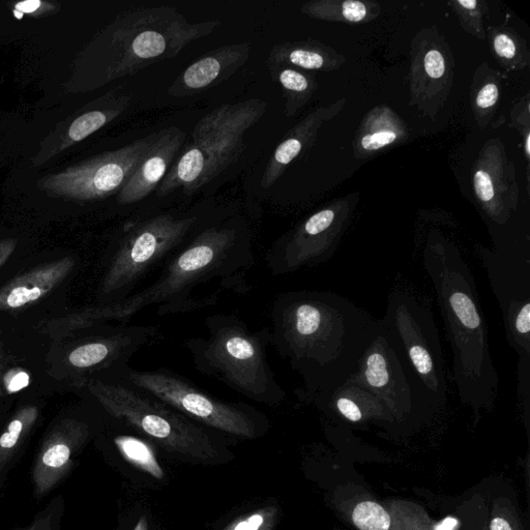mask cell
Returning a JSON list of instances; mask_svg holds the SVG:
<instances>
[{"label":"cell","instance_id":"obj_1","mask_svg":"<svg viewBox=\"0 0 530 530\" xmlns=\"http://www.w3.org/2000/svg\"><path fill=\"white\" fill-rule=\"evenodd\" d=\"M271 317V345L301 376L294 394L306 404L345 385L379 331L377 319L331 291L281 293Z\"/></svg>","mask_w":530,"mask_h":530},{"label":"cell","instance_id":"obj_2","mask_svg":"<svg viewBox=\"0 0 530 530\" xmlns=\"http://www.w3.org/2000/svg\"><path fill=\"white\" fill-rule=\"evenodd\" d=\"M423 264L452 349L459 398L479 416L482 410L493 407L499 377L474 274L459 249L438 234L428 239Z\"/></svg>","mask_w":530,"mask_h":530},{"label":"cell","instance_id":"obj_3","mask_svg":"<svg viewBox=\"0 0 530 530\" xmlns=\"http://www.w3.org/2000/svg\"><path fill=\"white\" fill-rule=\"evenodd\" d=\"M254 264L245 229L233 222L203 227L170 257L156 282L119 303L120 319L151 306H157L159 316H166L216 305L218 293L202 299L193 296L195 288L215 280L222 289L247 293L252 288L247 273Z\"/></svg>","mask_w":530,"mask_h":530},{"label":"cell","instance_id":"obj_4","mask_svg":"<svg viewBox=\"0 0 530 530\" xmlns=\"http://www.w3.org/2000/svg\"><path fill=\"white\" fill-rule=\"evenodd\" d=\"M206 337L185 341L198 372L217 379L247 399L277 406L286 398L268 362L270 329L252 331L241 318L216 314L205 320Z\"/></svg>","mask_w":530,"mask_h":530},{"label":"cell","instance_id":"obj_5","mask_svg":"<svg viewBox=\"0 0 530 530\" xmlns=\"http://www.w3.org/2000/svg\"><path fill=\"white\" fill-rule=\"evenodd\" d=\"M108 414L174 457L195 464H220L233 458L222 434L190 420L162 401L121 379L93 388Z\"/></svg>","mask_w":530,"mask_h":530},{"label":"cell","instance_id":"obj_6","mask_svg":"<svg viewBox=\"0 0 530 530\" xmlns=\"http://www.w3.org/2000/svg\"><path fill=\"white\" fill-rule=\"evenodd\" d=\"M221 24L219 20L192 23L171 6L127 12L108 32L106 79L134 76L172 60L190 44L212 35Z\"/></svg>","mask_w":530,"mask_h":530},{"label":"cell","instance_id":"obj_7","mask_svg":"<svg viewBox=\"0 0 530 530\" xmlns=\"http://www.w3.org/2000/svg\"><path fill=\"white\" fill-rule=\"evenodd\" d=\"M267 111V103L250 99L222 105L206 114L192 131V140L158 187L165 197L182 189L191 194L212 183L237 162L245 149V134Z\"/></svg>","mask_w":530,"mask_h":530},{"label":"cell","instance_id":"obj_8","mask_svg":"<svg viewBox=\"0 0 530 530\" xmlns=\"http://www.w3.org/2000/svg\"><path fill=\"white\" fill-rule=\"evenodd\" d=\"M117 377L222 435L257 439L271 428L270 419L254 406L217 399L168 369L136 370L127 365Z\"/></svg>","mask_w":530,"mask_h":530},{"label":"cell","instance_id":"obj_9","mask_svg":"<svg viewBox=\"0 0 530 530\" xmlns=\"http://www.w3.org/2000/svg\"><path fill=\"white\" fill-rule=\"evenodd\" d=\"M415 373L433 410L446 404L448 379L439 331L429 299L408 287L389 294L386 314L379 319Z\"/></svg>","mask_w":530,"mask_h":530},{"label":"cell","instance_id":"obj_10","mask_svg":"<svg viewBox=\"0 0 530 530\" xmlns=\"http://www.w3.org/2000/svg\"><path fill=\"white\" fill-rule=\"evenodd\" d=\"M198 215L163 213L135 223L126 231L110 261L104 293L122 303L142 280L168 261L200 229ZM117 303V304H119Z\"/></svg>","mask_w":530,"mask_h":530},{"label":"cell","instance_id":"obj_11","mask_svg":"<svg viewBox=\"0 0 530 530\" xmlns=\"http://www.w3.org/2000/svg\"><path fill=\"white\" fill-rule=\"evenodd\" d=\"M349 379L370 390L387 408L394 423L433 410L419 379L380 323L377 336Z\"/></svg>","mask_w":530,"mask_h":530},{"label":"cell","instance_id":"obj_12","mask_svg":"<svg viewBox=\"0 0 530 530\" xmlns=\"http://www.w3.org/2000/svg\"><path fill=\"white\" fill-rule=\"evenodd\" d=\"M158 133L137 139L122 147L73 166L44 180V190L80 200L105 198L121 191L131 178Z\"/></svg>","mask_w":530,"mask_h":530},{"label":"cell","instance_id":"obj_13","mask_svg":"<svg viewBox=\"0 0 530 530\" xmlns=\"http://www.w3.org/2000/svg\"><path fill=\"white\" fill-rule=\"evenodd\" d=\"M478 255L502 311L507 341L519 359H530V256L482 246Z\"/></svg>","mask_w":530,"mask_h":530},{"label":"cell","instance_id":"obj_14","mask_svg":"<svg viewBox=\"0 0 530 530\" xmlns=\"http://www.w3.org/2000/svg\"><path fill=\"white\" fill-rule=\"evenodd\" d=\"M343 219L333 209L322 210L278 240L265 255L274 276H284L325 263L334 255Z\"/></svg>","mask_w":530,"mask_h":530},{"label":"cell","instance_id":"obj_15","mask_svg":"<svg viewBox=\"0 0 530 530\" xmlns=\"http://www.w3.org/2000/svg\"><path fill=\"white\" fill-rule=\"evenodd\" d=\"M251 45L247 42L212 50L189 66L168 88L173 98H188L211 90L237 73L249 61Z\"/></svg>","mask_w":530,"mask_h":530},{"label":"cell","instance_id":"obj_16","mask_svg":"<svg viewBox=\"0 0 530 530\" xmlns=\"http://www.w3.org/2000/svg\"><path fill=\"white\" fill-rule=\"evenodd\" d=\"M185 143L186 133L179 127L158 132L150 150L117 195V201L122 205H129L149 197L164 181Z\"/></svg>","mask_w":530,"mask_h":530},{"label":"cell","instance_id":"obj_17","mask_svg":"<svg viewBox=\"0 0 530 530\" xmlns=\"http://www.w3.org/2000/svg\"><path fill=\"white\" fill-rule=\"evenodd\" d=\"M88 435L86 426L71 424L54 432L42 447L33 468L36 493L43 496L69 474L74 456Z\"/></svg>","mask_w":530,"mask_h":530},{"label":"cell","instance_id":"obj_18","mask_svg":"<svg viewBox=\"0 0 530 530\" xmlns=\"http://www.w3.org/2000/svg\"><path fill=\"white\" fill-rule=\"evenodd\" d=\"M309 405L350 424H394L384 404L370 390L351 379L332 395Z\"/></svg>","mask_w":530,"mask_h":530},{"label":"cell","instance_id":"obj_19","mask_svg":"<svg viewBox=\"0 0 530 530\" xmlns=\"http://www.w3.org/2000/svg\"><path fill=\"white\" fill-rule=\"evenodd\" d=\"M318 113H313L305 121L293 128L276 147L262 175L261 187L270 189L283 175L286 168L296 160L312 140L319 124Z\"/></svg>","mask_w":530,"mask_h":530},{"label":"cell","instance_id":"obj_20","mask_svg":"<svg viewBox=\"0 0 530 530\" xmlns=\"http://www.w3.org/2000/svg\"><path fill=\"white\" fill-rule=\"evenodd\" d=\"M126 426L128 432L117 434L113 438L116 450L129 464L141 470L142 473L157 481H163L165 471L158 460L155 445L130 426Z\"/></svg>","mask_w":530,"mask_h":530},{"label":"cell","instance_id":"obj_21","mask_svg":"<svg viewBox=\"0 0 530 530\" xmlns=\"http://www.w3.org/2000/svg\"><path fill=\"white\" fill-rule=\"evenodd\" d=\"M386 506L392 519L390 530H459L460 527L457 518L450 516L436 521L422 506L409 500L392 499Z\"/></svg>","mask_w":530,"mask_h":530},{"label":"cell","instance_id":"obj_22","mask_svg":"<svg viewBox=\"0 0 530 530\" xmlns=\"http://www.w3.org/2000/svg\"><path fill=\"white\" fill-rule=\"evenodd\" d=\"M273 81L283 90L286 115L292 116L308 101L313 91V82L305 74L288 66H269Z\"/></svg>","mask_w":530,"mask_h":530},{"label":"cell","instance_id":"obj_23","mask_svg":"<svg viewBox=\"0 0 530 530\" xmlns=\"http://www.w3.org/2000/svg\"><path fill=\"white\" fill-rule=\"evenodd\" d=\"M351 520L360 530H390L392 524L388 510L372 500H364L356 505Z\"/></svg>","mask_w":530,"mask_h":530},{"label":"cell","instance_id":"obj_24","mask_svg":"<svg viewBox=\"0 0 530 530\" xmlns=\"http://www.w3.org/2000/svg\"><path fill=\"white\" fill-rule=\"evenodd\" d=\"M279 517L277 506H265L234 519L221 530H275Z\"/></svg>","mask_w":530,"mask_h":530},{"label":"cell","instance_id":"obj_25","mask_svg":"<svg viewBox=\"0 0 530 530\" xmlns=\"http://www.w3.org/2000/svg\"><path fill=\"white\" fill-rule=\"evenodd\" d=\"M34 422V414L21 415L13 420L3 435L0 436V473L11 461L24 431L31 427Z\"/></svg>","mask_w":530,"mask_h":530},{"label":"cell","instance_id":"obj_26","mask_svg":"<svg viewBox=\"0 0 530 530\" xmlns=\"http://www.w3.org/2000/svg\"><path fill=\"white\" fill-rule=\"evenodd\" d=\"M489 530H524L513 506L506 500H498L492 510Z\"/></svg>","mask_w":530,"mask_h":530},{"label":"cell","instance_id":"obj_27","mask_svg":"<svg viewBox=\"0 0 530 530\" xmlns=\"http://www.w3.org/2000/svg\"><path fill=\"white\" fill-rule=\"evenodd\" d=\"M518 397L523 402V409L528 415L530 406V359L518 361Z\"/></svg>","mask_w":530,"mask_h":530},{"label":"cell","instance_id":"obj_28","mask_svg":"<svg viewBox=\"0 0 530 530\" xmlns=\"http://www.w3.org/2000/svg\"><path fill=\"white\" fill-rule=\"evenodd\" d=\"M42 297L39 287L27 288L25 286L15 288L8 297L7 303L12 308L22 307L29 302H35Z\"/></svg>","mask_w":530,"mask_h":530},{"label":"cell","instance_id":"obj_29","mask_svg":"<svg viewBox=\"0 0 530 530\" xmlns=\"http://www.w3.org/2000/svg\"><path fill=\"white\" fill-rule=\"evenodd\" d=\"M397 134L394 131L384 130L367 135L362 139V146L366 151H377L394 143Z\"/></svg>","mask_w":530,"mask_h":530},{"label":"cell","instance_id":"obj_30","mask_svg":"<svg viewBox=\"0 0 530 530\" xmlns=\"http://www.w3.org/2000/svg\"><path fill=\"white\" fill-rule=\"evenodd\" d=\"M474 186L478 198L483 202H490L494 196V186L490 175L484 170H479L474 176Z\"/></svg>","mask_w":530,"mask_h":530},{"label":"cell","instance_id":"obj_31","mask_svg":"<svg viewBox=\"0 0 530 530\" xmlns=\"http://www.w3.org/2000/svg\"><path fill=\"white\" fill-rule=\"evenodd\" d=\"M425 70L433 79L443 77L446 72V63L443 54L437 50H431L425 57Z\"/></svg>","mask_w":530,"mask_h":530},{"label":"cell","instance_id":"obj_32","mask_svg":"<svg viewBox=\"0 0 530 530\" xmlns=\"http://www.w3.org/2000/svg\"><path fill=\"white\" fill-rule=\"evenodd\" d=\"M368 15V9L365 4L361 2H345L342 5V16L349 22H361L366 19Z\"/></svg>","mask_w":530,"mask_h":530},{"label":"cell","instance_id":"obj_33","mask_svg":"<svg viewBox=\"0 0 530 530\" xmlns=\"http://www.w3.org/2000/svg\"><path fill=\"white\" fill-rule=\"evenodd\" d=\"M494 49L499 57L511 60L516 54L515 42L505 34H500L494 39Z\"/></svg>","mask_w":530,"mask_h":530},{"label":"cell","instance_id":"obj_34","mask_svg":"<svg viewBox=\"0 0 530 530\" xmlns=\"http://www.w3.org/2000/svg\"><path fill=\"white\" fill-rule=\"evenodd\" d=\"M498 98V87L492 83L487 84L482 88L477 97V105L483 109L491 108L497 103Z\"/></svg>","mask_w":530,"mask_h":530},{"label":"cell","instance_id":"obj_35","mask_svg":"<svg viewBox=\"0 0 530 530\" xmlns=\"http://www.w3.org/2000/svg\"><path fill=\"white\" fill-rule=\"evenodd\" d=\"M56 526L55 513L49 509L47 512L41 513L31 525L22 530H56Z\"/></svg>","mask_w":530,"mask_h":530},{"label":"cell","instance_id":"obj_36","mask_svg":"<svg viewBox=\"0 0 530 530\" xmlns=\"http://www.w3.org/2000/svg\"><path fill=\"white\" fill-rule=\"evenodd\" d=\"M28 384H29L28 374L25 372H20L12 378L8 389L10 393H16L26 388Z\"/></svg>","mask_w":530,"mask_h":530},{"label":"cell","instance_id":"obj_37","mask_svg":"<svg viewBox=\"0 0 530 530\" xmlns=\"http://www.w3.org/2000/svg\"><path fill=\"white\" fill-rule=\"evenodd\" d=\"M39 0H28V2L19 3L16 5V11L21 14H31L36 12L41 7Z\"/></svg>","mask_w":530,"mask_h":530},{"label":"cell","instance_id":"obj_38","mask_svg":"<svg viewBox=\"0 0 530 530\" xmlns=\"http://www.w3.org/2000/svg\"><path fill=\"white\" fill-rule=\"evenodd\" d=\"M133 530H150L149 518L146 515L140 516Z\"/></svg>","mask_w":530,"mask_h":530},{"label":"cell","instance_id":"obj_39","mask_svg":"<svg viewBox=\"0 0 530 530\" xmlns=\"http://www.w3.org/2000/svg\"><path fill=\"white\" fill-rule=\"evenodd\" d=\"M458 5L462 6L467 10H475L478 6V3L476 2V0H460V2H458Z\"/></svg>","mask_w":530,"mask_h":530},{"label":"cell","instance_id":"obj_40","mask_svg":"<svg viewBox=\"0 0 530 530\" xmlns=\"http://www.w3.org/2000/svg\"><path fill=\"white\" fill-rule=\"evenodd\" d=\"M529 151H530V138L529 136H527L526 141H525V152L527 156H529Z\"/></svg>","mask_w":530,"mask_h":530},{"label":"cell","instance_id":"obj_41","mask_svg":"<svg viewBox=\"0 0 530 530\" xmlns=\"http://www.w3.org/2000/svg\"><path fill=\"white\" fill-rule=\"evenodd\" d=\"M15 16L18 18V19H21L23 14H21L20 12H17L15 11Z\"/></svg>","mask_w":530,"mask_h":530}]
</instances>
